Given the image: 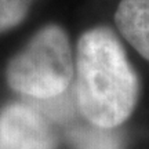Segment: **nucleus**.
I'll list each match as a JSON object with an SVG mask.
<instances>
[{"label": "nucleus", "mask_w": 149, "mask_h": 149, "mask_svg": "<svg viewBox=\"0 0 149 149\" xmlns=\"http://www.w3.org/2000/svg\"><path fill=\"white\" fill-rule=\"evenodd\" d=\"M74 105L84 120L120 127L138 101V77L115 32L95 26L79 37L74 61Z\"/></svg>", "instance_id": "obj_1"}, {"label": "nucleus", "mask_w": 149, "mask_h": 149, "mask_svg": "<svg viewBox=\"0 0 149 149\" xmlns=\"http://www.w3.org/2000/svg\"><path fill=\"white\" fill-rule=\"evenodd\" d=\"M74 76V59L68 33L59 25L40 28L10 59L7 84L37 101L53 100L68 90Z\"/></svg>", "instance_id": "obj_2"}, {"label": "nucleus", "mask_w": 149, "mask_h": 149, "mask_svg": "<svg viewBox=\"0 0 149 149\" xmlns=\"http://www.w3.org/2000/svg\"><path fill=\"white\" fill-rule=\"evenodd\" d=\"M0 149H58V135L39 108L8 104L0 109Z\"/></svg>", "instance_id": "obj_3"}, {"label": "nucleus", "mask_w": 149, "mask_h": 149, "mask_svg": "<svg viewBox=\"0 0 149 149\" xmlns=\"http://www.w3.org/2000/svg\"><path fill=\"white\" fill-rule=\"evenodd\" d=\"M115 24L134 50L149 61V0H122Z\"/></svg>", "instance_id": "obj_4"}, {"label": "nucleus", "mask_w": 149, "mask_h": 149, "mask_svg": "<svg viewBox=\"0 0 149 149\" xmlns=\"http://www.w3.org/2000/svg\"><path fill=\"white\" fill-rule=\"evenodd\" d=\"M68 141L72 149H124L126 139L116 128L100 127L87 122L77 123L69 128Z\"/></svg>", "instance_id": "obj_5"}, {"label": "nucleus", "mask_w": 149, "mask_h": 149, "mask_svg": "<svg viewBox=\"0 0 149 149\" xmlns=\"http://www.w3.org/2000/svg\"><path fill=\"white\" fill-rule=\"evenodd\" d=\"M35 0H0V35L17 28L31 10Z\"/></svg>", "instance_id": "obj_6"}]
</instances>
